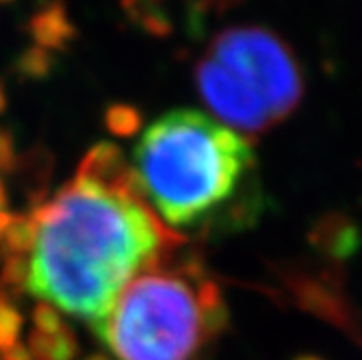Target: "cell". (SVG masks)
Here are the masks:
<instances>
[{
  "label": "cell",
  "mask_w": 362,
  "mask_h": 360,
  "mask_svg": "<svg viewBox=\"0 0 362 360\" xmlns=\"http://www.w3.org/2000/svg\"><path fill=\"white\" fill-rule=\"evenodd\" d=\"M35 40L44 46H59L72 35V26L61 9H48L33 20Z\"/></svg>",
  "instance_id": "cell-7"
},
{
  "label": "cell",
  "mask_w": 362,
  "mask_h": 360,
  "mask_svg": "<svg viewBox=\"0 0 362 360\" xmlns=\"http://www.w3.org/2000/svg\"><path fill=\"white\" fill-rule=\"evenodd\" d=\"M5 241V293H28L57 313L100 321L122 289L185 237L158 219L122 150L93 146L52 198L13 219Z\"/></svg>",
  "instance_id": "cell-1"
},
{
  "label": "cell",
  "mask_w": 362,
  "mask_h": 360,
  "mask_svg": "<svg viewBox=\"0 0 362 360\" xmlns=\"http://www.w3.org/2000/svg\"><path fill=\"white\" fill-rule=\"evenodd\" d=\"M107 122H109L113 133H117V135H130V133H135V130L139 128L141 117H139V113L135 109L117 105V107H111L109 109Z\"/></svg>",
  "instance_id": "cell-9"
},
{
  "label": "cell",
  "mask_w": 362,
  "mask_h": 360,
  "mask_svg": "<svg viewBox=\"0 0 362 360\" xmlns=\"http://www.w3.org/2000/svg\"><path fill=\"white\" fill-rule=\"evenodd\" d=\"M195 85L223 126L267 133L300 107L304 74L291 46L265 26H233L195 65Z\"/></svg>",
  "instance_id": "cell-4"
},
{
  "label": "cell",
  "mask_w": 362,
  "mask_h": 360,
  "mask_svg": "<svg viewBox=\"0 0 362 360\" xmlns=\"http://www.w3.org/2000/svg\"><path fill=\"white\" fill-rule=\"evenodd\" d=\"M178 252L139 272L93 323L103 360H195L226 330L219 284L195 256Z\"/></svg>",
  "instance_id": "cell-3"
},
{
  "label": "cell",
  "mask_w": 362,
  "mask_h": 360,
  "mask_svg": "<svg viewBox=\"0 0 362 360\" xmlns=\"http://www.w3.org/2000/svg\"><path fill=\"white\" fill-rule=\"evenodd\" d=\"M5 105V93H3V87H0V109H3Z\"/></svg>",
  "instance_id": "cell-11"
},
{
  "label": "cell",
  "mask_w": 362,
  "mask_h": 360,
  "mask_svg": "<svg viewBox=\"0 0 362 360\" xmlns=\"http://www.w3.org/2000/svg\"><path fill=\"white\" fill-rule=\"evenodd\" d=\"M26 349L30 360H74L76 339L72 328L61 321L50 306L37 304L33 308V323L26 335Z\"/></svg>",
  "instance_id": "cell-5"
},
{
  "label": "cell",
  "mask_w": 362,
  "mask_h": 360,
  "mask_svg": "<svg viewBox=\"0 0 362 360\" xmlns=\"http://www.w3.org/2000/svg\"><path fill=\"white\" fill-rule=\"evenodd\" d=\"M130 172L144 200L180 237L235 231L260 213L250 141L191 109L170 111L144 130Z\"/></svg>",
  "instance_id": "cell-2"
},
{
  "label": "cell",
  "mask_w": 362,
  "mask_h": 360,
  "mask_svg": "<svg viewBox=\"0 0 362 360\" xmlns=\"http://www.w3.org/2000/svg\"><path fill=\"white\" fill-rule=\"evenodd\" d=\"M9 161H11V144L3 133H0V170H3V166H9ZM13 219H16V215L9 211L7 189H5L3 176H0V241H3V237L7 235Z\"/></svg>",
  "instance_id": "cell-8"
},
{
  "label": "cell",
  "mask_w": 362,
  "mask_h": 360,
  "mask_svg": "<svg viewBox=\"0 0 362 360\" xmlns=\"http://www.w3.org/2000/svg\"><path fill=\"white\" fill-rule=\"evenodd\" d=\"M128 16L156 35H165L174 28L172 0H124Z\"/></svg>",
  "instance_id": "cell-6"
},
{
  "label": "cell",
  "mask_w": 362,
  "mask_h": 360,
  "mask_svg": "<svg viewBox=\"0 0 362 360\" xmlns=\"http://www.w3.org/2000/svg\"><path fill=\"white\" fill-rule=\"evenodd\" d=\"M243 0H200V11H211V13H226L228 9L237 7Z\"/></svg>",
  "instance_id": "cell-10"
}]
</instances>
